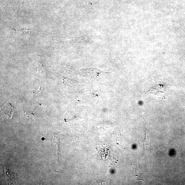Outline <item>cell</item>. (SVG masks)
<instances>
[{
	"instance_id": "obj_1",
	"label": "cell",
	"mask_w": 185,
	"mask_h": 185,
	"mask_svg": "<svg viewBox=\"0 0 185 185\" xmlns=\"http://www.w3.org/2000/svg\"><path fill=\"white\" fill-rule=\"evenodd\" d=\"M4 168L5 169V173L8 183L9 182L11 183V182H13V180L16 179V175H13V174L12 172H11L7 168L6 169L5 167Z\"/></svg>"
},
{
	"instance_id": "obj_2",
	"label": "cell",
	"mask_w": 185,
	"mask_h": 185,
	"mask_svg": "<svg viewBox=\"0 0 185 185\" xmlns=\"http://www.w3.org/2000/svg\"><path fill=\"white\" fill-rule=\"evenodd\" d=\"M146 136L145 138V140L144 141V148L145 150H146V149L149 146H150L151 143L149 139H148V130L146 128Z\"/></svg>"
},
{
	"instance_id": "obj_3",
	"label": "cell",
	"mask_w": 185,
	"mask_h": 185,
	"mask_svg": "<svg viewBox=\"0 0 185 185\" xmlns=\"http://www.w3.org/2000/svg\"><path fill=\"white\" fill-rule=\"evenodd\" d=\"M20 32L23 34L31 35L33 34V31L31 30L21 29Z\"/></svg>"
},
{
	"instance_id": "obj_4",
	"label": "cell",
	"mask_w": 185,
	"mask_h": 185,
	"mask_svg": "<svg viewBox=\"0 0 185 185\" xmlns=\"http://www.w3.org/2000/svg\"><path fill=\"white\" fill-rule=\"evenodd\" d=\"M53 146V147L54 150V152L55 153H57V140H55V138L54 137L52 141Z\"/></svg>"
},
{
	"instance_id": "obj_5",
	"label": "cell",
	"mask_w": 185,
	"mask_h": 185,
	"mask_svg": "<svg viewBox=\"0 0 185 185\" xmlns=\"http://www.w3.org/2000/svg\"><path fill=\"white\" fill-rule=\"evenodd\" d=\"M42 70H43V66H42L41 67V65H40L39 67L38 68L37 73L39 71L40 73L41 74H42Z\"/></svg>"
},
{
	"instance_id": "obj_6",
	"label": "cell",
	"mask_w": 185,
	"mask_h": 185,
	"mask_svg": "<svg viewBox=\"0 0 185 185\" xmlns=\"http://www.w3.org/2000/svg\"><path fill=\"white\" fill-rule=\"evenodd\" d=\"M42 140H45L44 138V137L42 138Z\"/></svg>"
}]
</instances>
